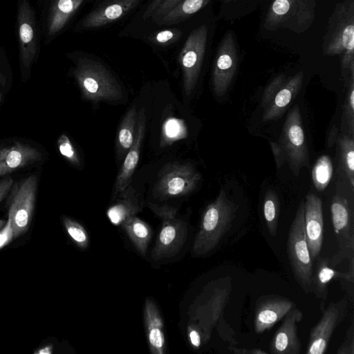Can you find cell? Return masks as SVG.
Segmentation results:
<instances>
[{"instance_id":"1","label":"cell","mask_w":354,"mask_h":354,"mask_svg":"<svg viewBox=\"0 0 354 354\" xmlns=\"http://www.w3.org/2000/svg\"><path fill=\"white\" fill-rule=\"evenodd\" d=\"M323 53L340 55L344 85L354 75V0L338 3L329 18L322 43Z\"/></svg>"},{"instance_id":"2","label":"cell","mask_w":354,"mask_h":354,"mask_svg":"<svg viewBox=\"0 0 354 354\" xmlns=\"http://www.w3.org/2000/svg\"><path fill=\"white\" fill-rule=\"evenodd\" d=\"M237 205L221 189L216 198L204 209L192 250L196 256L212 251L232 226Z\"/></svg>"},{"instance_id":"3","label":"cell","mask_w":354,"mask_h":354,"mask_svg":"<svg viewBox=\"0 0 354 354\" xmlns=\"http://www.w3.org/2000/svg\"><path fill=\"white\" fill-rule=\"evenodd\" d=\"M84 98L91 102H115L123 97L122 89L113 74L101 62L79 57L73 71Z\"/></svg>"},{"instance_id":"4","label":"cell","mask_w":354,"mask_h":354,"mask_svg":"<svg viewBox=\"0 0 354 354\" xmlns=\"http://www.w3.org/2000/svg\"><path fill=\"white\" fill-rule=\"evenodd\" d=\"M316 5L317 0H272L263 27L270 31L286 29L303 33L315 21Z\"/></svg>"},{"instance_id":"5","label":"cell","mask_w":354,"mask_h":354,"mask_svg":"<svg viewBox=\"0 0 354 354\" xmlns=\"http://www.w3.org/2000/svg\"><path fill=\"white\" fill-rule=\"evenodd\" d=\"M287 253L295 280L305 293H312L313 266L304 227V200L301 201L289 229Z\"/></svg>"},{"instance_id":"6","label":"cell","mask_w":354,"mask_h":354,"mask_svg":"<svg viewBox=\"0 0 354 354\" xmlns=\"http://www.w3.org/2000/svg\"><path fill=\"white\" fill-rule=\"evenodd\" d=\"M201 179V174L190 163H168L159 173L153 195L160 199L186 196L195 189Z\"/></svg>"},{"instance_id":"7","label":"cell","mask_w":354,"mask_h":354,"mask_svg":"<svg viewBox=\"0 0 354 354\" xmlns=\"http://www.w3.org/2000/svg\"><path fill=\"white\" fill-rule=\"evenodd\" d=\"M279 144L291 171L298 176L301 167L308 166L309 158L300 109L297 104L286 115Z\"/></svg>"},{"instance_id":"8","label":"cell","mask_w":354,"mask_h":354,"mask_svg":"<svg viewBox=\"0 0 354 354\" xmlns=\"http://www.w3.org/2000/svg\"><path fill=\"white\" fill-rule=\"evenodd\" d=\"M17 32L20 65L29 73L39 51V31L36 12L30 0L17 1Z\"/></svg>"},{"instance_id":"9","label":"cell","mask_w":354,"mask_h":354,"mask_svg":"<svg viewBox=\"0 0 354 354\" xmlns=\"http://www.w3.org/2000/svg\"><path fill=\"white\" fill-rule=\"evenodd\" d=\"M37 176L32 174L11 187L8 216L14 239L27 232L32 218L37 189Z\"/></svg>"},{"instance_id":"10","label":"cell","mask_w":354,"mask_h":354,"mask_svg":"<svg viewBox=\"0 0 354 354\" xmlns=\"http://www.w3.org/2000/svg\"><path fill=\"white\" fill-rule=\"evenodd\" d=\"M208 28L203 24L188 35L179 54L185 93L189 96L198 82L207 41Z\"/></svg>"},{"instance_id":"11","label":"cell","mask_w":354,"mask_h":354,"mask_svg":"<svg viewBox=\"0 0 354 354\" xmlns=\"http://www.w3.org/2000/svg\"><path fill=\"white\" fill-rule=\"evenodd\" d=\"M330 213L338 250L329 262L335 267L344 259L354 257V223L348 202L339 195L333 198Z\"/></svg>"},{"instance_id":"12","label":"cell","mask_w":354,"mask_h":354,"mask_svg":"<svg viewBox=\"0 0 354 354\" xmlns=\"http://www.w3.org/2000/svg\"><path fill=\"white\" fill-rule=\"evenodd\" d=\"M239 64V53L235 35L228 30L221 39L216 55L212 71V87L217 97L227 91L235 76Z\"/></svg>"},{"instance_id":"13","label":"cell","mask_w":354,"mask_h":354,"mask_svg":"<svg viewBox=\"0 0 354 354\" xmlns=\"http://www.w3.org/2000/svg\"><path fill=\"white\" fill-rule=\"evenodd\" d=\"M162 223L151 252L153 261L176 256L183 248L187 236V224L177 216V212L162 218Z\"/></svg>"},{"instance_id":"14","label":"cell","mask_w":354,"mask_h":354,"mask_svg":"<svg viewBox=\"0 0 354 354\" xmlns=\"http://www.w3.org/2000/svg\"><path fill=\"white\" fill-rule=\"evenodd\" d=\"M348 307V300L342 298L330 302L323 311L317 324L311 329L306 354H324L335 329L344 319Z\"/></svg>"},{"instance_id":"15","label":"cell","mask_w":354,"mask_h":354,"mask_svg":"<svg viewBox=\"0 0 354 354\" xmlns=\"http://www.w3.org/2000/svg\"><path fill=\"white\" fill-rule=\"evenodd\" d=\"M41 32L48 44L66 26L84 0H41Z\"/></svg>"},{"instance_id":"16","label":"cell","mask_w":354,"mask_h":354,"mask_svg":"<svg viewBox=\"0 0 354 354\" xmlns=\"http://www.w3.org/2000/svg\"><path fill=\"white\" fill-rule=\"evenodd\" d=\"M295 304L279 295H263L256 302L254 328L257 334L272 328L293 308Z\"/></svg>"},{"instance_id":"17","label":"cell","mask_w":354,"mask_h":354,"mask_svg":"<svg viewBox=\"0 0 354 354\" xmlns=\"http://www.w3.org/2000/svg\"><path fill=\"white\" fill-rule=\"evenodd\" d=\"M283 318L270 341L269 352L272 354H299L301 343L298 337L297 324L301 321L303 313L295 307Z\"/></svg>"},{"instance_id":"18","label":"cell","mask_w":354,"mask_h":354,"mask_svg":"<svg viewBox=\"0 0 354 354\" xmlns=\"http://www.w3.org/2000/svg\"><path fill=\"white\" fill-rule=\"evenodd\" d=\"M141 1L104 0L80 21L77 28H97L113 23L136 8Z\"/></svg>"},{"instance_id":"19","label":"cell","mask_w":354,"mask_h":354,"mask_svg":"<svg viewBox=\"0 0 354 354\" xmlns=\"http://www.w3.org/2000/svg\"><path fill=\"white\" fill-rule=\"evenodd\" d=\"M315 260H316L315 269H313L311 277L312 292L318 299L322 300V310L324 302L328 297V286L331 281L340 280L353 283L354 257L348 259L349 269L347 272L335 270L330 266L329 258L322 257L319 255Z\"/></svg>"},{"instance_id":"20","label":"cell","mask_w":354,"mask_h":354,"mask_svg":"<svg viewBox=\"0 0 354 354\" xmlns=\"http://www.w3.org/2000/svg\"><path fill=\"white\" fill-rule=\"evenodd\" d=\"M323 211L322 200L308 194L304 201V227L312 260L319 255L323 241Z\"/></svg>"},{"instance_id":"21","label":"cell","mask_w":354,"mask_h":354,"mask_svg":"<svg viewBox=\"0 0 354 354\" xmlns=\"http://www.w3.org/2000/svg\"><path fill=\"white\" fill-rule=\"evenodd\" d=\"M145 126V112L144 109H141L138 113L137 127L133 143L126 153L124 160L115 178L113 192V198L131 184L132 176L139 161Z\"/></svg>"},{"instance_id":"22","label":"cell","mask_w":354,"mask_h":354,"mask_svg":"<svg viewBox=\"0 0 354 354\" xmlns=\"http://www.w3.org/2000/svg\"><path fill=\"white\" fill-rule=\"evenodd\" d=\"M143 317L150 352L152 354L165 353L166 341L163 320L156 303L151 299H145Z\"/></svg>"},{"instance_id":"23","label":"cell","mask_w":354,"mask_h":354,"mask_svg":"<svg viewBox=\"0 0 354 354\" xmlns=\"http://www.w3.org/2000/svg\"><path fill=\"white\" fill-rule=\"evenodd\" d=\"M304 76V73L299 71L286 80L270 104L263 109L262 116L263 122L274 120L285 112L301 90Z\"/></svg>"},{"instance_id":"24","label":"cell","mask_w":354,"mask_h":354,"mask_svg":"<svg viewBox=\"0 0 354 354\" xmlns=\"http://www.w3.org/2000/svg\"><path fill=\"white\" fill-rule=\"evenodd\" d=\"M115 198L117 201L106 212L111 223L115 225H121L127 218L136 216L142 209V202L140 194L131 184Z\"/></svg>"},{"instance_id":"25","label":"cell","mask_w":354,"mask_h":354,"mask_svg":"<svg viewBox=\"0 0 354 354\" xmlns=\"http://www.w3.org/2000/svg\"><path fill=\"white\" fill-rule=\"evenodd\" d=\"M41 159V153L36 148L29 145L16 143L8 148L4 158L0 162V176Z\"/></svg>"},{"instance_id":"26","label":"cell","mask_w":354,"mask_h":354,"mask_svg":"<svg viewBox=\"0 0 354 354\" xmlns=\"http://www.w3.org/2000/svg\"><path fill=\"white\" fill-rule=\"evenodd\" d=\"M121 226L138 252L145 257L153 235L151 227L136 216L127 218Z\"/></svg>"},{"instance_id":"27","label":"cell","mask_w":354,"mask_h":354,"mask_svg":"<svg viewBox=\"0 0 354 354\" xmlns=\"http://www.w3.org/2000/svg\"><path fill=\"white\" fill-rule=\"evenodd\" d=\"M212 0H181L167 12L154 19L158 25L171 26L187 19Z\"/></svg>"},{"instance_id":"28","label":"cell","mask_w":354,"mask_h":354,"mask_svg":"<svg viewBox=\"0 0 354 354\" xmlns=\"http://www.w3.org/2000/svg\"><path fill=\"white\" fill-rule=\"evenodd\" d=\"M230 288L227 285L223 288H214L210 298L209 304L207 306L209 309L206 324L202 330L203 343H206L211 335V331L214 326L222 317L223 309L227 304L230 295Z\"/></svg>"},{"instance_id":"29","label":"cell","mask_w":354,"mask_h":354,"mask_svg":"<svg viewBox=\"0 0 354 354\" xmlns=\"http://www.w3.org/2000/svg\"><path fill=\"white\" fill-rule=\"evenodd\" d=\"M138 113L136 107H131L125 114L117 136V149L120 156L126 155L132 146L136 132Z\"/></svg>"},{"instance_id":"30","label":"cell","mask_w":354,"mask_h":354,"mask_svg":"<svg viewBox=\"0 0 354 354\" xmlns=\"http://www.w3.org/2000/svg\"><path fill=\"white\" fill-rule=\"evenodd\" d=\"M340 162L351 188L354 187V140L353 137L343 134L339 138Z\"/></svg>"},{"instance_id":"31","label":"cell","mask_w":354,"mask_h":354,"mask_svg":"<svg viewBox=\"0 0 354 354\" xmlns=\"http://www.w3.org/2000/svg\"><path fill=\"white\" fill-rule=\"evenodd\" d=\"M346 94L341 119V131L343 134L353 137L354 135V75L346 84Z\"/></svg>"},{"instance_id":"32","label":"cell","mask_w":354,"mask_h":354,"mask_svg":"<svg viewBox=\"0 0 354 354\" xmlns=\"http://www.w3.org/2000/svg\"><path fill=\"white\" fill-rule=\"evenodd\" d=\"M333 163L328 156H320L312 169V179L315 188L322 192L328 185L333 177Z\"/></svg>"},{"instance_id":"33","label":"cell","mask_w":354,"mask_h":354,"mask_svg":"<svg viewBox=\"0 0 354 354\" xmlns=\"http://www.w3.org/2000/svg\"><path fill=\"white\" fill-rule=\"evenodd\" d=\"M263 216L267 228L271 236L277 234L279 212V201L277 194L269 189L263 200Z\"/></svg>"},{"instance_id":"34","label":"cell","mask_w":354,"mask_h":354,"mask_svg":"<svg viewBox=\"0 0 354 354\" xmlns=\"http://www.w3.org/2000/svg\"><path fill=\"white\" fill-rule=\"evenodd\" d=\"M62 223L73 243L80 249H86L89 245V237L84 227L77 221L66 216L62 217Z\"/></svg>"},{"instance_id":"35","label":"cell","mask_w":354,"mask_h":354,"mask_svg":"<svg viewBox=\"0 0 354 354\" xmlns=\"http://www.w3.org/2000/svg\"><path fill=\"white\" fill-rule=\"evenodd\" d=\"M182 35L177 28H169L153 32L148 39L154 44L166 46L176 42Z\"/></svg>"},{"instance_id":"36","label":"cell","mask_w":354,"mask_h":354,"mask_svg":"<svg viewBox=\"0 0 354 354\" xmlns=\"http://www.w3.org/2000/svg\"><path fill=\"white\" fill-rule=\"evenodd\" d=\"M286 82L283 74L276 76L265 88L261 98V107L265 109L272 101L277 93L282 87Z\"/></svg>"},{"instance_id":"37","label":"cell","mask_w":354,"mask_h":354,"mask_svg":"<svg viewBox=\"0 0 354 354\" xmlns=\"http://www.w3.org/2000/svg\"><path fill=\"white\" fill-rule=\"evenodd\" d=\"M57 146L59 153L71 164L80 165V161L79 156L72 145L68 137L62 134L57 140Z\"/></svg>"},{"instance_id":"38","label":"cell","mask_w":354,"mask_h":354,"mask_svg":"<svg viewBox=\"0 0 354 354\" xmlns=\"http://www.w3.org/2000/svg\"><path fill=\"white\" fill-rule=\"evenodd\" d=\"M337 354H353L354 353V326L352 322L348 328L346 339L339 347Z\"/></svg>"},{"instance_id":"39","label":"cell","mask_w":354,"mask_h":354,"mask_svg":"<svg viewBox=\"0 0 354 354\" xmlns=\"http://www.w3.org/2000/svg\"><path fill=\"white\" fill-rule=\"evenodd\" d=\"M187 337L190 344L194 348H199L201 344L203 343L202 331L199 326L194 324L188 326Z\"/></svg>"},{"instance_id":"40","label":"cell","mask_w":354,"mask_h":354,"mask_svg":"<svg viewBox=\"0 0 354 354\" xmlns=\"http://www.w3.org/2000/svg\"><path fill=\"white\" fill-rule=\"evenodd\" d=\"M14 239L11 222L8 218L3 227L0 230V250L10 244Z\"/></svg>"},{"instance_id":"41","label":"cell","mask_w":354,"mask_h":354,"mask_svg":"<svg viewBox=\"0 0 354 354\" xmlns=\"http://www.w3.org/2000/svg\"><path fill=\"white\" fill-rule=\"evenodd\" d=\"M181 0H162L155 9L151 17H153V19L159 17L174 7Z\"/></svg>"},{"instance_id":"42","label":"cell","mask_w":354,"mask_h":354,"mask_svg":"<svg viewBox=\"0 0 354 354\" xmlns=\"http://www.w3.org/2000/svg\"><path fill=\"white\" fill-rule=\"evenodd\" d=\"M270 144L272 150L277 168L279 169L286 162L283 151L279 142L270 141Z\"/></svg>"},{"instance_id":"43","label":"cell","mask_w":354,"mask_h":354,"mask_svg":"<svg viewBox=\"0 0 354 354\" xmlns=\"http://www.w3.org/2000/svg\"><path fill=\"white\" fill-rule=\"evenodd\" d=\"M13 185V179L11 177H7L0 180V202L10 192Z\"/></svg>"},{"instance_id":"44","label":"cell","mask_w":354,"mask_h":354,"mask_svg":"<svg viewBox=\"0 0 354 354\" xmlns=\"http://www.w3.org/2000/svg\"><path fill=\"white\" fill-rule=\"evenodd\" d=\"M227 349L235 354H266L267 352L261 350L259 348H251V349H247V348H236L234 346V345L231 344L229 345L227 347Z\"/></svg>"},{"instance_id":"45","label":"cell","mask_w":354,"mask_h":354,"mask_svg":"<svg viewBox=\"0 0 354 354\" xmlns=\"http://www.w3.org/2000/svg\"><path fill=\"white\" fill-rule=\"evenodd\" d=\"M162 0H153L151 3L148 6L147 8L146 9L145 13H144V17L145 18H149L151 16L155 9L157 8V6L160 4V3Z\"/></svg>"},{"instance_id":"46","label":"cell","mask_w":354,"mask_h":354,"mask_svg":"<svg viewBox=\"0 0 354 354\" xmlns=\"http://www.w3.org/2000/svg\"><path fill=\"white\" fill-rule=\"evenodd\" d=\"M53 344H48L34 351V354H51L53 353Z\"/></svg>"},{"instance_id":"47","label":"cell","mask_w":354,"mask_h":354,"mask_svg":"<svg viewBox=\"0 0 354 354\" xmlns=\"http://www.w3.org/2000/svg\"><path fill=\"white\" fill-rule=\"evenodd\" d=\"M6 223V221H5L4 220L0 219V230L3 227V226L5 225Z\"/></svg>"},{"instance_id":"48","label":"cell","mask_w":354,"mask_h":354,"mask_svg":"<svg viewBox=\"0 0 354 354\" xmlns=\"http://www.w3.org/2000/svg\"><path fill=\"white\" fill-rule=\"evenodd\" d=\"M3 78V74L1 72V62H0V80H1Z\"/></svg>"},{"instance_id":"49","label":"cell","mask_w":354,"mask_h":354,"mask_svg":"<svg viewBox=\"0 0 354 354\" xmlns=\"http://www.w3.org/2000/svg\"><path fill=\"white\" fill-rule=\"evenodd\" d=\"M224 2L225 3H230V2H232V1H238V0H223Z\"/></svg>"},{"instance_id":"50","label":"cell","mask_w":354,"mask_h":354,"mask_svg":"<svg viewBox=\"0 0 354 354\" xmlns=\"http://www.w3.org/2000/svg\"><path fill=\"white\" fill-rule=\"evenodd\" d=\"M1 100V92H0V102Z\"/></svg>"}]
</instances>
